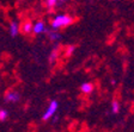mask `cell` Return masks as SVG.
I'll use <instances>...</instances> for the list:
<instances>
[{
    "mask_svg": "<svg viewBox=\"0 0 134 132\" xmlns=\"http://www.w3.org/2000/svg\"><path fill=\"white\" fill-rule=\"evenodd\" d=\"M71 23H73V19L70 16L67 14H60V16H56L53 20H52V28L54 30H58L60 28H64V26H67L70 25Z\"/></svg>",
    "mask_w": 134,
    "mask_h": 132,
    "instance_id": "obj_1",
    "label": "cell"
},
{
    "mask_svg": "<svg viewBox=\"0 0 134 132\" xmlns=\"http://www.w3.org/2000/svg\"><path fill=\"white\" fill-rule=\"evenodd\" d=\"M56 110H58V101H52L50 102V105L48 106L47 111L44 112V114H43V117H42V119L43 120H48V119H50L52 117L54 116V113L56 112Z\"/></svg>",
    "mask_w": 134,
    "mask_h": 132,
    "instance_id": "obj_2",
    "label": "cell"
},
{
    "mask_svg": "<svg viewBox=\"0 0 134 132\" xmlns=\"http://www.w3.org/2000/svg\"><path fill=\"white\" fill-rule=\"evenodd\" d=\"M19 93L18 92H8L7 94H6V101L8 102H17L18 100H19Z\"/></svg>",
    "mask_w": 134,
    "mask_h": 132,
    "instance_id": "obj_3",
    "label": "cell"
},
{
    "mask_svg": "<svg viewBox=\"0 0 134 132\" xmlns=\"http://www.w3.org/2000/svg\"><path fill=\"white\" fill-rule=\"evenodd\" d=\"M46 25L44 23H42V22H37L36 24L34 25V32L36 33V35H38V33H43L46 32Z\"/></svg>",
    "mask_w": 134,
    "mask_h": 132,
    "instance_id": "obj_4",
    "label": "cell"
},
{
    "mask_svg": "<svg viewBox=\"0 0 134 132\" xmlns=\"http://www.w3.org/2000/svg\"><path fill=\"white\" fill-rule=\"evenodd\" d=\"M10 35L12 37H16L18 35V24L16 22H12L10 24Z\"/></svg>",
    "mask_w": 134,
    "mask_h": 132,
    "instance_id": "obj_5",
    "label": "cell"
},
{
    "mask_svg": "<svg viewBox=\"0 0 134 132\" xmlns=\"http://www.w3.org/2000/svg\"><path fill=\"white\" fill-rule=\"evenodd\" d=\"M92 89H93L92 83H83V85H81V92H83V93H85V94L91 93Z\"/></svg>",
    "mask_w": 134,
    "mask_h": 132,
    "instance_id": "obj_6",
    "label": "cell"
},
{
    "mask_svg": "<svg viewBox=\"0 0 134 132\" xmlns=\"http://www.w3.org/2000/svg\"><path fill=\"white\" fill-rule=\"evenodd\" d=\"M23 31H24L25 33H30L31 31H34V25L31 22H28L25 23L24 25H23Z\"/></svg>",
    "mask_w": 134,
    "mask_h": 132,
    "instance_id": "obj_7",
    "label": "cell"
},
{
    "mask_svg": "<svg viewBox=\"0 0 134 132\" xmlns=\"http://www.w3.org/2000/svg\"><path fill=\"white\" fill-rule=\"evenodd\" d=\"M48 36H49L50 39H53V41H58V39H60V35L56 32V30L49 31V32H48Z\"/></svg>",
    "mask_w": 134,
    "mask_h": 132,
    "instance_id": "obj_8",
    "label": "cell"
},
{
    "mask_svg": "<svg viewBox=\"0 0 134 132\" xmlns=\"http://www.w3.org/2000/svg\"><path fill=\"white\" fill-rule=\"evenodd\" d=\"M119 110H120V105H119V102L117 101H114L111 105V111L113 113H117L119 112Z\"/></svg>",
    "mask_w": 134,
    "mask_h": 132,
    "instance_id": "obj_9",
    "label": "cell"
},
{
    "mask_svg": "<svg viewBox=\"0 0 134 132\" xmlns=\"http://www.w3.org/2000/svg\"><path fill=\"white\" fill-rule=\"evenodd\" d=\"M7 117H8L7 111H6V110H0V120H1V121L5 120Z\"/></svg>",
    "mask_w": 134,
    "mask_h": 132,
    "instance_id": "obj_10",
    "label": "cell"
},
{
    "mask_svg": "<svg viewBox=\"0 0 134 132\" xmlns=\"http://www.w3.org/2000/svg\"><path fill=\"white\" fill-rule=\"evenodd\" d=\"M56 56H58V51H56V50H54V51L52 52V54H50V56H49L50 62H53V61L56 58Z\"/></svg>",
    "mask_w": 134,
    "mask_h": 132,
    "instance_id": "obj_11",
    "label": "cell"
},
{
    "mask_svg": "<svg viewBox=\"0 0 134 132\" xmlns=\"http://www.w3.org/2000/svg\"><path fill=\"white\" fill-rule=\"evenodd\" d=\"M56 3H58V0H48L47 5L48 7H53V6H56Z\"/></svg>",
    "mask_w": 134,
    "mask_h": 132,
    "instance_id": "obj_12",
    "label": "cell"
},
{
    "mask_svg": "<svg viewBox=\"0 0 134 132\" xmlns=\"http://www.w3.org/2000/svg\"><path fill=\"white\" fill-rule=\"evenodd\" d=\"M58 119H59V118L55 116V117H54V119H53V121H54V123H55V121H58Z\"/></svg>",
    "mask_w": 134,
    "mask_h": 132,
    "instance_id": "obj_13",
    "label": "cell"
}]
</instances>
